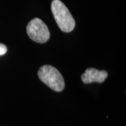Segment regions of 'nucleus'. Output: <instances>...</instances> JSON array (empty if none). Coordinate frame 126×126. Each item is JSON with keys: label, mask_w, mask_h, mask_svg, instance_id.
Wrapping results in <instances>:
<instances>
[{"label": "nucleus", "mask_w": 126, "mask_h": 126, "mask_svg": "<svg viewBox=\"0 0 126 126\" xmlns=\"http://www.w3.org/2000/svg\"><path fill=\"white\" fill-rule=\"evenodd\" d=\"M51 11L60 29L64 32H70L74 29L76 23L67 7L60 0H53Z\"/></svg>", "instance_id": "f257e3e1"}, {"label": "nucleus", "mask_w": 126, "mask_h": 126, "mask_svg": "<svg viewBox=\"0 0 126 126\" xmlns=\"http://www.w3.org/2000/svg\"><path fill=\"white\" fill-rule=\"evenodd\" d=\"M38 77L41 81L50 89L61 92L64 88V81L60 72L51 65H44L38 71Z\"/></svg>", "instance_id": "f03ea898"}, {"label": "nucleus", "mask_w": 126, "mask_h": 126, "mask_svg": "<svg viewBox=\"0 0 126 126\" xmlns=\"http://www.w3.org/2000/svg\"><path fill=\"white\" fill-rule=\"evenodd\" d=\"M27 33L32 40L39 44L47 42L50 38V32L47 25L39 18H34L27 25Z\"/></svg>", "instance_id": "7ed1b4c3"}, {"label": "nucleus", "mask_w": 126, "mask_h": 126, "mask_svg": "<svg viewBox=\"0 0 126 126\" xmlns=\"http://www.w3.org/2000/svg\"><path fill=\"white\" fill-rule=\"evenodd\" d=\"M108 77V73L104 70H97L94 68H88L82 75L81 79L84 83H91L93 82L103 83Z\"/></svg>", "instance_id": "20e7f679"}, {"label": "nucleus", "mask_w": 126, "mask_h": 126, "mask_svg": "<svg viewBox=\"0 0 126 126\" xmlns=\"http://www.w3.org/2000/svg\"><path fill=\"white\" fill-rule=\"evenodd\" d=\"M6 52H7V47L3 44H0V56L5 55Z\"/></svg>", "instance_id": "39448f33"}]
</instances>
